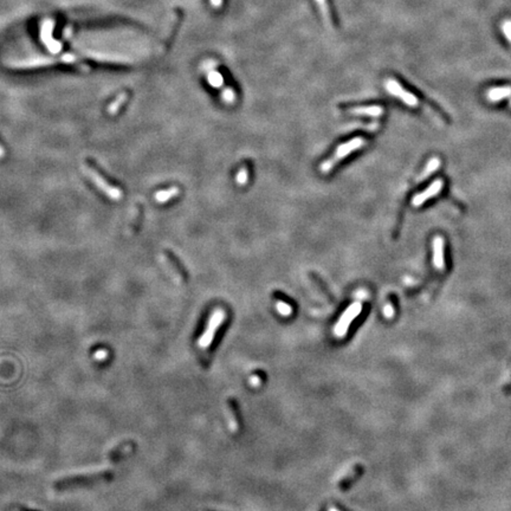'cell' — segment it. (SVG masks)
I'll use <instances>...</instances> for the list:
<instances>
[{
	"label": "cell",
	"instance_id": "cell-22",
	"mask_svg": "<svg viewBox=\"0 0 511 511\" xmlns=\"http://www.w3.org/2000/svg\"><path fill=\"white\" fill-rule=\"evenodd\" d=\"M502 31H503L505 37H507V39L511 44V21H505L503 23V25H502Z\"/></svg>",
	"mask_w": 511,
	"mask_h": 511
},
{
	"label": "cell",
	"instance_id": "cell-12",
	"mask_svg": "<svg viewBox=\"0 0 511 511\" xmlns=\"http://www.w3.org/2000/svg\"><path fill=\"white\" fill-rule=\"evenodd\" d=\"M180 194V189L178 187H171V188H167V189H163V191H159L156 192L154 195L155 198V202L159 203V204H165L169 202V200H172L173 198L178 197V195Z\"/></svg>",
	"mask_w": 511,
	"mask_h": 511
},
{
	"label": "cell",
	"instance_id": "cell-3",
	"mask_svg": "<svg viewBox=\"0 0 511 511\" xmlns=\"http://www.w3.org/2000/svg\"><path fill=\"white\" fill-rule=\"evenodd\" d=\"M364 145H366V140H364L363 137H354V139L349 140L348 142L340 145L336 148V151H335L334 156L330 157V159L324 161L322 165H321V172H322V173H328V172H330L335 167V165H336L337 162H340L341 160L344 159L346 156H348L349 154H352L353 152H355L357 149L362 148Z\"/></svg>",
	"mask_w": 511,
	"mask_h": 511
},
{
	"label": "cell",
	"instance_id": "cell-20",
	"mask_svg": "<svg viewBox=\"0 0 511 511\" xmlns=\"http://www.w3.org/2000/svg\"><path fill=\"white\" fill-rule=\"evenodd\" d=\"M235 181H237L238 185H240V186H244L248 183V181H249L248 168H242L239 172H238L237 177H235Z\"/></svg>",
	"mask_w": 511,
	"mask_h": 511
},
{
	"label": "cell",
	"instance_id": "cell-15",
	"mask_svg": "<svg viewBox=\"0 0 511 511\" xmlns=\"http://www.w3.org/2000/svg\"><path fill=\"white\" fill-rule=\"evenodd\" d=\"M229 407L230 409H231V419H230V425H231V430L233 431V432H237L238 430H239V420H238V409H237V405H235V403L233 400H230L229 401Z\"/></svg>",
	"mask_w": 511,
	"mask_h": 511
},
{
	"label": "cell",
	"instance_id": "cell-6",
	"mask_svg": "<svg viewBox=\"0 0 511 511\" xmlns=\"http://www.w3.org/2000/svg\"><path fill=\"white\" fill-rule=\"evenodd\" d=\"M384 84H386L387 91H389L393 96L400 99L401 101L405 103V104L409 105V107H418L419 105V100L417 99V97H415L412 93H409V91L405 90V89L403 88V85H401L399 82L395 81V79H388V81H386Z\"/></svg>",
	"mask_w": 511,
	"mask_h": 511
},
{
	"label": "cell",
	"instance_id": "cell-24",
	"mask_svg": "<svg viewBox=\"0 0 511 511\" xmlns=\"http://www.w3.org/2000/svg\"><path fill=\"white\" fill-rule=\"evenodd\" d=\"M502 390H503L504 394H511V375L509 377V379H508V381L503 384V388H502Z\"/></svg>",
	"mask_w": 511,
	"mask_h": 511
},
{
	"label": "cell",
	"instance_id": "cell-19",
	"mask_svg": "<svg viewBox=\"0 0 511 511\" xmlns=\"http://www.w3.org/2000/svg\"><path fill=\"white\" fill-rule=\"evenodd\" d=\"M318 7H320L321 12H322V16L323 18L326 19L327 22H332V19H330V10L328 8V2H327V0H316Z\"/></svg>",
	"mask_w": 511,
	"mask_h": 511
},
{
	"label": "cell",
	"instance_id": "cell-23",
	"mask_svg": "<svg viewBox=\"0 0 511 511\" xmlns=\"http://www.w3.org/2000/svg\"><path fill=\"white\" fill-rule=\"evenodd\" d=\"M394 314H395L394 308H393L392 304H390V303L386 304V306H384V308H383L384 317H386V318H392L393 316H394Z\"/></svg>",
	"mask_w": 511,
	"mask_h": 511
},
{
	"label": "cell",
	"instance_id": "cell-2",
	"mask_svg": "<svg viewBox=\"0 0 511 511\" xmlns=\"http://www.w3.org/2000/svg\"><path fill=\"white\" fill-rule=\"evenodd\" d=\"M113 476V472L110 470H102L96 471V472L87 473V475H78V476H70V477H64L54 483V486L58 489H67V487L78 486V485L91 484L95 482L107 481Z\"/></svg>",
	"mask_w": 511,
	"mask_h": 511
},
{
	"label": "cell",
	"instance_id": "cell-7",
	"mask_svg": "<svg viewBox=\"0 0 511 511\" xmlns=\"http://www.w3.org/2000/svg\"><path fill=\"white\" fill-rule=\"evenodd\" d=\"M443 186H444L443 180L437 179L435 181H433L432 183H431L429 187L425 189L424 192H421V193H419L413 197L412 205L414 206V207H419V206H421L423 204L426 203L427 200H430L431 198L435 197V195L440 193V191L443 189Z\"/></svg>",
	"mask_w": 511,
	"mask_h": 511
},
{
	"label": "cell",
	"instance_id": "cell-13",
	"mask_svg": "<svg viewBox=\"0 0 511 511\" xmlns=\"http://www.w3.org/2000/svg\"><path fill=\"white\" fill-rule=\"evenodd\" d=\"M439 167H440V160H439L438 157H432L429 163H427L426 167H425L423 173L419 177V181H424V180L426 179V178H429L431 174L434 173Z\"/></svg>",
	"mask_w": 511,
	"mask_h": 511
},
{
	"label": "cell",
	"instance_id": "cell-18",
	"mask_svg": "<svg viewBox=\"0 0 511 511\" xmlns=\"http://www.w3.org/2000/svg\"><path fill=\"white\" fill-rule=\"evenodd\" d=\"M276 308L278 310V312H280L281 315L284 317H288L290 316V315L292 314V308L291 306L288 303L283 302V301H278L277 304H276Z\"/></svg>",
	"mask_w": 511,
	"mask_h": 511
},
{
	"label": "cell",
	"instance_id": "cell-10",
	"mask_svg": "<svg viewBox=\"0 0 511 511\" xmlns=\"http://www.w3.org/2000/svg\"><path fill=\"white\" fill-rule=\"evenodd\" d=\"M350 114L358 115V116L379 117L383 114V108L380 105H370V107H357L350 109Z\"/></svg>",
	"mask_w": 511,
	"mask_h": 511
},
{
	"label": "cell",
	"instance_id": "cell-16",
	"mask_svg": "<svg viewBox=\"0 0 511 511\" xmlns=\"http://www.w3.org/2000/svg\"><path fill=\"white\" fill-rule=\"evenodd\" d=\"M207 81L213 88H220L224 84V78H223L222 74H219L218 71H215V70L209 71V73L207 74Z\"/></svg>",
	"mask_w": 511,
	"mask_h": 511
},
{
	"label": "cell",
	"instance_id": "cell-11",
	"mask_svg": "<svg viewBox=\"0 0 511 511\" xmlns=\"http://www.w3.org/2000/svg\"><path fill=\"white\" fill-rule=\"evenodd\" d=\"M511 96V87H498L492 88L487 91V100L490 102H499L502 100L508 99Z\"/></svg>",
	"mask_w": 511,
	"mask_h": 511
},
{
	"label": "cell",
	"instance_id": "cell-1",
	"mask_svg": "<svg viewBox=\"0 0 511 511\" xmlns=\"http://www.w3.org/2000/svg\"><path fill=\"white\" fill-rule=\"evenodd\" d=\"M225 317L226 314L223 309H215L214 311L212 312L203 335L198 338V348L202 350V352H207V349L211 347V344L213 343L217 330L220 328V326H222L224 321H225Z\"/></svg>",
	"mask_w": 511,
	"mask_h": 511
},
{
	"label": "cell",
	"instance_id": "cell-8",
	"mask_svg": "<svg viewBox=\"0 0 511 511\" xmlns=\"http://www.w3.org/2000/svg\"><path fill=\"white\" fill-rule=\"evenodd\" d=\"M444 239L441 237L433 238L432 240V252H433V266L438 270V271H444L445 270V256H444Z\"/></svg>",
	"mask_w": 511,
	"mask_h": 511
},
{
	"label": "cell",
	"instance_id": "cell-17",
	"mask_svg": "<svg viewBox=\"0 0 511 511\" xmlns=\"http://www.w3.org/2000/svg\"><path fill=\"white\" fill-rule=\"evenodd\" d=\"M361 472H362V467H361V466L355 467L354 471H353V472H352V475H350L349 477L344 478L343 481H342V483H340L341 489H347V487H349L350 484H352L353 482H354L355 479H357L358 476L361 475Z\"/></svg>",
	"mask_w": 511,
	"mask_h": 511
},
{
	"label": "cell",
	"instance_id": "cell-5",
	"mask_svg": "<svg viewBox=\"0 0 511 511\" xmlns=\"http://www.w3.org/2000/svg\"><path fill=\"white\" fill-rule=\"evenodd\" d=\"M361 311H362V304H361V302H355L348 307L346 311L343 312L342 316L340 317L336 326H335V334L337 336H344L349 326L361 314Z\"/></svg>",
	"mask_w": 511,
	"mask_h": 511
},
{
	"label": "cell",
	"instance_id": "cell-25",
	"mask_svg": "<svg viewBox=\"0 0 511 511\" xmlns=\"http://www.w3.org/2000/svg\"><path fill=\"white\" fill-rule=\"evenodd\" d=\"M211 4L213 5L214 7H219V6H222L223 0H211Z\"/></svg>",
	"mask_w": 511,
	"mask_h": 511
},
{
	"label": "cell",
	"instance_id": "cell-21",
	"mask_svg": "<svg viewBox=\"0 0 511 511\" xmlns=\"http://www.w3.org/2000/svg\"><path fill=\"white\" fill-rule=\"evenodd\" d=\"M223 99H224V101H225V102L232 103L235 100L234 91L232 90L231 88H226L225 90L223 91Z\"/></svg>",
	"mask_w": 511,
	"mask_h": 511
},
{
	"label": "cell",
	"instance_id": "cell-26",
	"mask_svg": "<svg viewBox=\"0 0 511 511\" xmlns=\"http://www.w3.org/2000/svg\"><path fill=\"white\" fill-rule=\"evenodd\" d=\"M4 155H5V151H4V148H2L1 146H0V157H2V156H4Z\"/></svg>",
	"mask_w": 511,
	"mask_h": 511
},
{
	"label": "cell",
	"instance_id": "cell-14",
	"mask_svg": "<svg viewBox=\"0 0 511 511\" xmlns=\"http://www.w3.org/2000/svg\"><path fill=\"white\" fill-rule=\"evenodd\" d=\"M127 99H128V95L127 94H126V93L120 94L119 96H117L116 99H115L114 101L111 102L110 104H109L108 113L110 114V115H116L117 111H119L120 109H121L122 105L125 104V102L127 101Z\"/></svg>",
	"mask_w": 511,
	"mask_h": 511
},
{
	"label": "cell",
	"instance_id": "cell-4",
	"mask_svg": "<svg viewBox=\"0 0 511 511\" xmlns=\"http://www.w3.org/2000/svg\"><path fill=\"white\" fill-rule=\"evenodd\" d=\"M81 169H82L83 173L87 175L89 179L93 181L94 185L96 186L100 191L103 192V193L107 195L109 199H111V200L121 199L122 198L121 189L115 187V186H113V185H110V183H109L107 180H105L104 178H103L102 175L96 171V169L90 167V166L87 165V163H82Z\"/></svg>",
	"mask_w": 511,
	"mask_h": 511
},
{
	"label": "cell",
	"instance_id": "cell-9",
	"mask_svg": "<svg viewBox=\"0 0 511 511\" xmlns=\"http://www.w3.org/2000/svg\"><path fill=\"white\" fill-rule=\"evenodd\" d=\"M52 28H53V23L51 21H48L44 24L42 30V39L45 43V45H48V48L50 49L52 52H58L61 50V44L58 42L53 41L52 39Z\"/></svg>",
	"mask_w": 511,
	"mask_h": 511
}]
</instances>
